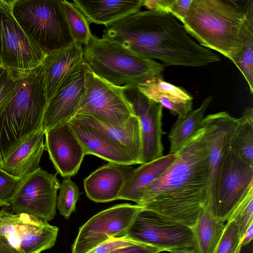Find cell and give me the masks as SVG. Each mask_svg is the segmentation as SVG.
I'll list each match as a JSON object with an SVG mask.
<instances>
[{
    "mask_svg": "<svg viewBox=\"0 0 253 253\" xmlns=\"http://www.w3.org/2000/svg\"><path fill=\"white\" fill-rule=\"evenodd\" d=\"M210 183L208 153L201 128L146 188L137 205L191 228L202 210L208 208Z\"/></svg>",
    "mask_w": 253,
    "mask_h": 253,
    "instance_id": "cell-1",
    "label": "cell"
},
{
    "mask_svg": "<svg viewBox=\"0 0 253 253\" xmlns=\"http://www.w3.org/2000/svg\"><path fill=\"white\" fill-rule=\"evenodd\" d=\"M102 39L139 56L162 62L165 67H199L220 60L210 49L195 42L171 14L138 11L109 25Z\"/></svg>",
    "mask_w": 253,
    "mask_h": 253,
    "instance_id": "cell-2",
    "label": "cell"
},
{
    "mask_svg": "<svg viewBox=\"0 0 253 253\" xmlns=\"http://www.w3.org/2000/svg\"><path fill=\"white\" fill-rule=\"evenodd\" d=\"M253 0H192L183 22L201 45L233 61L243 47Z\"/></svg>",
    "mask_w": 253,
    "mask_h": 253,
    "instance_id": "cell-3",
    "label": "cell"
},
{
    "mask_svg": "<svg viewBox=\"0 0 253 253\" xmlns=\"http://www.w3.org/2000/svg\"><path fill=\"white\" fill-rule=\"evenodd\" d=\"M47 104L42 65L19 72L17 91L0 113V163L42 129Z\"/></svg>",
    "mask_w": 253,
    "mask_h": 253,
    "instance_id": "cell-4",
    "label": "cell"
},
{
    "mask_svg": "<svg viewBox=\"0 0 253 253\" xmlns=\"http://www.w3.org/2000/svg\"><path fill=\"white\" fill-rule=\"evenodd\" d=\"M84 59L93 73L117 86L137 85L162 76L165 67L156 60L137 55L92 34L84 45Z\"/></svg>",
    "mask_w": 253,
    "mask_h": 253,
    "instance_id": "cell-5",
    "label": "cell"
},
{
    "mask_svg": "<svg viewBox=\"0 0 253 253\" xmlns=\"http://www.w3.org/2000/svg\"><path fill=\"white\" fill-rule=\"evenodd\" d=\"M12 11L21 26L46 53L75 42L62 0H14Z\"/></svg>",
    "mask_w": 253,
    "mask_h": 253,
    "instance_id": "cell-6",
    "label": "cell"
},
{
    "mask_svg": "<svg viewBox=\"0 0 253 253\" xmlns=\"http://www.w3.org/2000/svg\"><path fill=\"white\" fill-rule=\"evenodd\" d=\"M14 0H0V56L2 66L24 72L42 65L46 53L14 17Z\"/></svg>",
    "mask_w": 253,
    "mask_h": 253,
    "instance_id": "cell-7",
    "label": "cell"
},
{
    "mask_svg": "<svg viewBox=\"0 0 253 253\" xmlns=\"http://www.w3.org/2000/svg\"><path fill=\"white\" fill-rule=\"evenodd\" d=\"M125 237L163 252L188 250L196 253V241L190 227L143 208L135 215Z\"/></svg>",
    "mask_w": 253,
    "mask_h": 253,
    "instance_id": "cell-8",
    "label": "cell"
},
{
    "mask_svg": "<svg viewBox=\"0 0 253 253\" xmlns=\"http://www.w3.org/2000/svg\"><path fill=\"white\" fill-rule=\"evenodd\" d=\"M77 114L89 115L113 127H121L134 114L120 86L93 73L87 66L84 90Z\"/></svg>",
    "mask_w": 253,
    "mask_h": 253,
    "instance_id": "cell-9",
    "label": "cell"
},
{
    "mask_svg": "<svg viewBox=\"0 0 253 253\" xmlns=\"http://www.w3.org/2000/svg\"><path fill=\"white\" fill-rule=\"evenodd\" d=\"M139 205H115L91 217L79 228L72 253H86L112 238L125 237L137 212Z\"/></svg>",
    "mask_w": 253,
    "mask_h": 253,
    "instance_id": "cell-10",
    "label": "cell"
},
{
    "mask_svg": "<svg viewBox=\"0 0 253 253\" xmlns=\"http://www.w3.org/2000/svg\"><path fill=\"white\" fill-rule=\"evenodd\" d=\"M59 229L25 213L2 211L0 237L20 253H40L54 246Z\"/></svg>",
    "mask_w": 253,
    "mask_h": 253,
    "instance_id": "cell-11",
    "label": "cell"
},
{
    "mask_svg": "<svg viewBox=\"0 0 253 253\" xmlns=\"http://www.w3.org/2000/svg\"><path fill=\"white\" fill-rule=\"evenodd\" d=\"M60 186L57 173H49L40 167L25 177L11 201V213L52 220L56 214Z\"/></svg>",
    "mask_w": 253,
    "mask_h": 253,
    "instance_id": "cell-12",
    "label": "cell"
},
{
    "mask_svg": "<svg viewBox=\"0 0 253 253\" xmlns=\"http://www.w3.org/2000/svg\"><path fill=\"white\" fill-rule=\"evenodd\" d=\"M252 187L253 166L229 149L221 165L216 198L210 212L224 222Z\"/></svg>",
    "mask_w": 253,
    "mask_h": 253,
    "instance_id": "cell-13",
    "label": "cell"
},
{
    "mask_svg": "<svg viewBox=\"0 0 253 253\" xmlns=\"http://www.w3.org/2000/svg\"><path fill=\"white\" fill-rule=\"evenodd\" d=\"M126 99L138 118L141 137V164L150 162L163 156L162 137V105L148 98L136 85L120 86Z\"/></svg>",
    "mask_w": 253,
    "mask_h": 253,
    "instance_id": "cell-14",
    "label": "cell"
},
{
    "mask_svg": "<svg viewBox=\"0 0 253 253\" xmlns=\"http://www.w3.org/2000/svg\"><path fill=\"white\" fill-rule=\"evenodd\" d=\"M236 119L225 111L207 115L202 122L204 130L211 171L210 193L208 209L214 205L221 165L230 149L232 133Z\"/></svg>",
    "mask_w": 253,
    "mask_h": 253,
    "instance_id": "cell-15",
    "label": "cell"
},
{
    "mask_svg": "<svg viewBox=\"0 0 253 253\" xmlns=\"http://www.w3.org/2000/svg\"><path fill=\"white\" fill-rule=\"evenodd\" d=\"M44 136L46 150L57 173L63 177L75 175L86 155L68 123L46 130Z\"/></svg>",
    "mask_w": 253,
    "mask_h": 253,
    "instance_id": "cell-16",
    "label": "cell"
},
{
    "mask_svg": "<svg viewBox=\"0 0 253 253\" xmlns=\"http://www.w3.org/2000/svg\"><path fill=\"white\" fill-rule=\"evenodd\" d=\"M86 68L84 61L48 101L43 120L42 129L44 131L68 122L77 114L84 90Z\"/></svg>",
    "mask_w": 253,
    "mask_h": 253,
    "instance_id": "cell-17",
    "label": "cell"
},
{
    "mask_svg": "<svg viewBox=\"0 0 253 253\" xmlns=\"http://www.w3.org/2000/svg\"><path fill=\"white\" fill-rule=\"evenodd\" d=\"M84 63V47L76 42L46 53L42 67L47 102L72 73Z\"/></svg>",
    "mask_w": 253,
    "mask_h": 253,
    "instance_id": "cell-18",
    "label": "cell"
},
{
    "mask_svg": "<svg viewBox=\"0 0 253 253\" xmlns=\"http://www.w3.org/2000/svg\"><path fill=\"white\" fill-rule=\"evenodd\" d=\"M132 165L109 162L84 180L87 197L96 203L118 200L125 182L134 170Z\"/></svg>",
    "mask_w": 253,
    "mask_h": 253,
    "instance_id": "cell-19",
    "label": "cell"
},
{
    "mask_svg": "<svg viewBox=\"0 0 253 253\" xmlns=\"http://www.w3.org/2000/svg\"><path fill=\"white\" fill-rule=\"evenodd\" d=\"M67 123L83 146L86 155H93L111 163L137 165L127 153L99 130L73 118Z\"/></svg>",
    "mask_w": 253,
    "mask_h": 253,
    "instance_id": "cell-20",
    "label": "cell"
},
{
    "mask_svg": "<svg viewBox=\"0 0 253 253\" xmlns=\"http://www.w3.org/2000/svg\"><path fill=\"white\" fill-rule=\"evenodd\" d=\"M45 131L42 129L29 136L0 163V169L18 178H24L37 170L43 151Z\"/></svg>",
    "mask_w": 253,
    "mask_h": 253,
    "instance_id": "cell-21",
    "label": "cell"
},
{
    "mask_svg": "<svg viewBox=\"0 0 253 253\" xmlns=\"http://www.w3.org/2000/svg\"><path fill=\"white\" fill-rule=\"evenodd\" d=\"M136 86L148 98L160 104L174 116H184L192 110L193 97L182 87L165 81L162 76Z\"/></svg>",
    "mask_w": 253,
    "mask_h": 253,
    "instance_id": "cell-22",
    "label": "cell"
},
{
    "mask_svg": "<svg viewBox=\"0 0 253 253\" xmlns=\"http://www.w3.org/2000/svg\"><path fill=\"white\" fill-rule=\"evenodd\" d=\"M72 118L102 131L127 153L137 164H141L140 127L135 115L132 116L124 126L117 127L106 125L87 115L76 114Z\"/></svg>",
    "mask_w": 253,
    "mask_h": 253,
    "instance_id": "cell-23",
    "label": "cell"
},
{
    "mask_svg": "<svg viewBox=\"0 0 253 253\" xmlns=\"http://www.w3.org/2000/svg\"><path fill=\"white\" fill-rule=\"evenodd\" d=\"M143 1V0H74L73 3L82 12L89 24L93 23L106 27L139 11Z\"/></svg>",
    "mask_w": 253,
    "mask_h": 253,
    "instance_id": "cell-24",
    "label": "cell"
},
{
    "mask_svg": "<svg viewBox=\"0 0 253 253\" xmlns=\"http://www.w3.org/2000/svg\"><path fill=\"white\" fill-rule=\"evenodd\" d=\"M176 154L169 153L134 169L125 182L118 200H129L138 204L144 191L172 163Z\"/></svg>",
    "mask_w": 253,
    "mask_h": 253,
    "instance_id": "cell-25",
    "label": "cell"
},
{
    "mask_svg": "<svg viewBox=\"0 0 253 253\" xmlns=\"http://www.w3.org/2000/svg\"><path fill=\"white\" fill-rule=\"evenodd\" d=\"M208 96L197 109L178 116L169 133V154H176L201 128L204 115L211 101Z\"/></svg>",
    "mask_w": 253,
    "mask_h": 253,
    "instance_id": "cell-26",
    "label": "cell"
},
{
    "mask_svg": "<svg viewBox=\"0 0 253 253\" xmlns=\"http://www.w3.org/2000/svg\"><path fill=\"white\" fill-rule=\"evenodd\" d=\"M225 225L224 222L214 216L207 207L204 208L191 228L196 244V253H213Z\"/></svg>",
    "mask_w": 253,
    "mask_h": 253,
    "instance_id": "cell-27",
    "label": "cell"
},
{
    "mask_svg": "<svg viewBox=\"0 0 253 253\" xmlns=\"http://www.w3.org/2000/svg\"><path fill=\"white\" fill-rule=\"evenodd\" d=\"M230 149L241 160L253 166V109L246 107L242 116L236 119Z\"/></svg>",
    "mask_w": 253,
    "mask_h": 253,
    "instance_id": "cell-28",
    "label": "cell"
},
{
    "mask_svg": "<svg viewBox=\"0 0 253 253\" xmlns=\"http://www.w3.org/2000/svg\"><path fill=\"white\" fill-rule=\"evenodd\" d=\"M239 69L253 94V14L248 18L243 47L232 61Z\"/></svg>",
    "mask_w": 253,
    "mask_h": 253,
    "instance_id": "cell-29",
    "label": "cell"
},
{
    "mask_svg": "<svg viewBox=\"0 0 253 253\" xmlns=\"http://www.w3.org/2000/svg\"><path fill=\"white\" fill-rule=\"evenodd\" d=\"M66 19L74 41L83 44L88 42L92 34L89 24L82 12L73 2L62 0Z\"/></svg>",
    "mask_w": 253,
    "mask_h": 253,
    "instance_id": "cell-30",
    "label": "cell"
},
{
    "mask_svg": "<svg viewBox=\"0 0 253 253\" xmlns=\"http://www.w3.org/2000/svg\"><path fill=\"white\" fill-rule=\"evenodd\" d=\"M59 190L57 199V208L60 213L68 219L75 211L81 193L76 184L69 176L64 177Z\"/></svg>",
    "mask_w": 253,
    "mask_h": 253,
    "instance_id": "cell-31",
    "label": "cell"
},
{
    "mask_svg": "<svg viewBox=\"0 0 253 253\" xmlns=\"http://www.w3.org/2000/svg\"><path fill=\"white\" fill-rule=\"evenodd\" d=\"M228 219L234 220L242 238L250 225L253 223V187L233 210Z\"/></svg>",
    "mask_w": 253,
    "mask_h": 253,
    "instance_id": "cell-32",
    "label": "cell"
},
{
    "mask_svg": "<svg viewBox=\"0 0 253 253\" xmlns=\"http://www.w3.org/2000/svg\"><path fill=\"white\" fill-rule=\"evenodd\" d=\"M242 240L235 221L228 219L213 253H240Z\"/></svg>",
    "mask_w": 253,
    "mask_h": 253,
    "instance_id": "cell-33",
    "label": "cell"
},
{
    "mask_svg": "<svg viewBox=\"0 0 253 253\" xmlns=\"http://www.w3.org/2000/svg\"><path fill=\"white\" fill-rule=\"evenodd\" d=\"M18 84L19 72L0 67V113L15 94Z\"/></svg>",
    "mask_w": 253,
    "mask_h": 253,
    "instance_id": "cell-34",
    "label": "cell"
},
{
    "mask_svg": "<svg viewBox=\"0 0 253 253\" xmlns=\"http://www.w3.org/2000/svg\"><path fill=\"white\" fill-rule=\"evenodd\" d=\"M24 178L13 177L0 169V204L2 206H10Z\"/></svg>",
    "mask_w": 253,
    "mask_h": 253,
    "instance_id": "cell-35",
    "label": "cell"
},
{
    "mask_svg": "<svg viewBox=\"0 0 253 253\" xmlns=\"http://www.w3.org/2000/svg\"><path fill=\"white\" fill-rule=\"evenodd\" d=\"M136 242L125 237L112 238L101 243L86 253H110L118 249L128 246Z\"/></svg>",
    "mask_w": 253,
    "mask_h": 253,
    "instance_id": "cell-36",
    "label": "cell"
},
{
    "mask_svg": "<svg viewBox=\"0 0 253 253\" xmlns=\"http://www.w3.org/2000/svg\"><path fill=\"white\" fill-rule=\"evenodd\" d=\"M192 0H172L169 12L183 23Z\"/></svg>",
    "mask_w": 253,
    "mask_h": 253,
    "instance_id": "cell-37",
    "label": "cell"
},
{
    "mask_svg": "<svg viewBox=\"0 0 253 253\" xmlns=\"http://www.w3.org/2000/svg\"><path fill=\"white\" fill-rule=\"evenodd\" d=\"M163 252L161 249L140 243L121 248L110 253H159Z\"/></svg>",
    "mask_w": 253,
    "mask_h": 253,
    "instance_id": "cell-38",
    "label": "cell"
},
{
    "mask_svg": "<svg viewBox=\"0 0 253 253\" xmlns=\"http://www.w3.org/2000/svg\"><path fill=\"white\" fill-rule=\"evenodd\" d=\"M172 0H143V6L148 10H155L169 13V7Z\"/></svg>",
    "mask_w": 253,
    "mask_h": 253,
    "instance_id": "cell-39",
    "label": "cell"
},
{
    "mask_svg": "<svg viewBox=\"0 0 253 253\" xmlns=\"http://www.w3.org/2000/svg\"><path fill=\"white\" fill-rule=\"evenodd\" d=\"M0 253H20L10 246L5 240L0 237Z\"/></svg>",
    "mask_w": 253,
    "mask_h": 253,
    "instance_id": "cell-40",
    "label": "cell"
},
{
    "mask_svg": "<svg viewBox=\"0 0 253 253\" xmlns=\"http://www.w3.org/2000/svg\"><path fill=\"white\" fill-rule=\"evenodd\" d=\"M253 223H252L246 231L242 238V246L249 244L253 239Z\"/></svg>",
    "mask_w": 253,
    "mask_h": 253,
    "instance_id": "cell-41",
    "label": "cell"
},
{
    "mask_svg": "<svg viewBox=\"0 0 253 253\" xmlns=\"http://www.w3.org/2000/svg\"><path fill=\"white\" fill-rule=\"evenodd\" d=\"M170 253H196L193 251H188V250H181V251H177L172 252Z\"/></svg>",
    "mask_w": 253,
    "mask_h": 253,
    "instance_id": "cell-42",
    "label": "cell"
},
{
    "mask_svg": "<svg viewBox=\"0 0 253 253\" xmlns=\"http://www.w3.org/2000/svg\"><path fill=\"white\" fill-rule=\"evenodd\" d=\"M1 206H2V205L1 204H0V208ZM2 215V211H1L0 210V218H1V217Z\"/></svg>",
    "mask_w": 253,
    "mask_h": 253,
    "instance_id": "cell-43",
    "label": "cell"
},
{
    "mask_svg": "<svg viewBox=\"0 0 253 253\" xmlns=\"http://www.w3.org/2000/svg\"><path fill=\"white\" fill-rule=\"evenodd\" d=\"M2 66H2V64L1 60V58H0V67H2Z\"/></svg>",
    "mask_w": 253,
    "mask_h": 253,
    "instance_id": "cell-44",
    "label": "cell"
}]
</instances>
